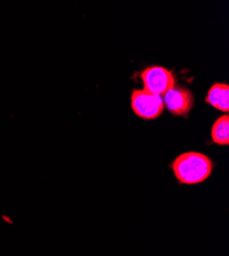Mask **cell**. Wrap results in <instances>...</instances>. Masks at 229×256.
Masks as SVG:
<instances>
[{
    "mask_svg": "<svg viewBox=\"0 0 229 256\" xmlns=\"http://www.w3.org/2000/svg\"><path fill=\"white\" fill-rule=\"evenodd\" d=\"M214 166V162L206 155L198 152H186L178 156L171 167L179 182L196 184L210 178Z\"/></svg>",
    "mask_w": 229,
    "mask_h": 256,
    "instance_id": "cell-1",
    "label": "cell"
},
{
    "mask_svg": "<svg viewBox=\"0 0 229 256\" xmlns=\"http://www.w3.org/2000/svg\"><path fill=\"white\" fill-rule=\"evenodd\" d=\"M132 109L137 116L143 119H155L164 109L161 96L151 94L145 90H135L131 98Z\"/></svg>",
    "mask_w": 229,
    "mask_h": 256,
    "instance_id": "cell-2",
    "label": "cell"
},
{
    "mask_svg": "<svg viewBox=\"0 0 229 256\" xmlns=\"http://www.w3.org/2000/svg\"><path fill=\"white\" fill-rule=\"evenodd\" d=\"M144 90L151 94L161 96L175 86V77L172 71L160 66L145 69L141 74Z\"/></svg>",
    "mask_w": 229,
    "mask_h": 256,
    "instance_id": "cell-3",
    "label": "cell"
},
{
    "mask_svg": "<svg viewBox=\"0 0 229 256\" xmlns=\"http://www.w3.org/2000/svg\"><path fill=\"white\" fill-rule=\"evenodd\" d=\"M163 104L172 114L186 116L192 109L194 98L190 90L175 85L163 94Z\"/></svg>",
    "mask_w": 229,
    "mask_h": 256,
    "instance_id": "cell-4",
    "label": "cell"
},
{
    "mask_svg": "<svg viewBox=\"0 0 229 256\" xmlns=\"http://www.w3.org/2000/svg\"><path fill=\"white\" fill-rule=\"evenodd\" d=\"M205 102L213 106L214 108L228 112L229 111V86L226 83H215L212 85L207 96L205 98Z\"/></svg>",
    "mask_w": 229,
    "mask_h": 256,
    "instance_id": "cell-5",
    "label": "cell"
},
{
    "mask_svg": "<svg viewBox=\"0 0 229 256\" xmlns=\"http://www.w3.org/2000/svg\"><path fill=\"white\" fill-rule=\"evenodd\" d=\"M212 140L220 146L229 144V117L228 115L221 116L217 119L212 127Z\"/></svg>",
    "mask_w": 229,
    "mask_h": 256,
    "instance_id": "cell-6",
    "label": "cell"
}]
</instances>
